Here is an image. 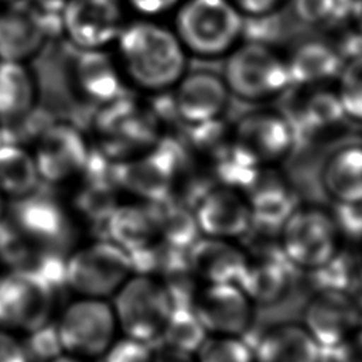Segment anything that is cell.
Returning a JSON list of instances; mask_svg holds the SVG:
<instances>
[{
  "instance_id": "28",
  "label": "cell",
  "mask_w": 362,
  "mask_h": 362,
  "mask_svg": "<svg viewBox=\"0 0 362 362\" xmlns=\"http://www.w3.org/2000/svg\"><path fill=\"white\" fill-rule=\"evenodd\" d=\"M40 180L33 153L17 144H0V192L7 199L35 192Z\"/></svg>"
},
{
  "instance_id": "7",
  "label": "cell",
  "mask_w": 362,
  "mask_h": 362,
  "mask_svg": "<svg viewBox=\"0 0 362 362\" xmlns=\"http://www.w3.org/2000/svg\"><path fill=\"white\" fill-rule=\"evenodd\" d=\"M54 335L59 351L100 359L120 335L110 300L75 297L57 317Z\"/></svg>"
},
{
  "instance_id": "22",
  "label": "cell",
  "mask_w": 362,
  "mask_h": 362,
  "mask_svg": "<svg viewBox=\"0 0 362 362\" xmlns=\"http://www.w3.org/2000/svg\"><path fill=\"white\" fill-rule=\"evenodd\" d=\"M290 263L281 253L249 257L238 286L255 307H270L288 294L291 286Z\"/></svg>"
},
{
  "instance_id": "8",
  "label": "cell",
  "mask_w": 362,
  "mask_h": 362,
  "mask_svg": "<svg viewBox=\"0 0 362 362\" xmlns=\"http://www.w3.org/2000/svg\"><path fill=\"white\" fill-rule=\"evenodd\" d=\"M119 332L151 344L157 341L174 310L164 284L147 274L133 273L110 298Z\"/></svg>"
},
{
  "instance_id": "21",
  "label": "cell",
  "mask_w": 362,
  "mask_h": 362,
  "mask_svg": "<svg viewBox=\"0 0 362 362\" xmlns=\"http://www.w3.org/2000/svg\"><path fill=\"white\" fill-rule=\"evenodd\" d=\"M253 218V225L262 229L280 230L283 222L300 205L290 184L277 173L262 168L243 192Z\"/></svg>"
},
{
  "instance_id": "2",
  "label": "cell",
  "mask_w": 362,
  "mask_h": 362,
  "mask_svg": "<svg viewBox=\"0 0 362 362\" xmlns=\"http://www.w3.org/2000/svg\"><path fill=\"white\" fill-rule=\"evenodd\" d=\"M245 17L230 0H184L171 27L189 55L226 57L239 42Z\"/></svg>"
},
{
  "instance_id": "30",
  "label": "cell",
  "mask_w": 362,
  "mask_h": 362,
  "mask_svg": "<svg viewBox=\"0 0 362 362\" xmlns=\"http://www.w3.org/2000/svg\"><path fill=\"white\" fill-rule=\"evenodd\" d=\"M79 177H82V184L75 192L74 212L89 222L100 221L105 223L112 209L117 205L113 194L115 177L105 180L103 175L89 173L86 167Z\"/></svg>"
},
{
  "instance_id": "10",
  "label": "cell",
  "mask_w": 362,
  "mask_h": 362,
  "mask_svg": "<svg viewBox=\"0 0 362 362\" xmlns=\"http://www.w3.org/2000/svg\"><path fill=\"white\" fill-rule=\"evenodd\" d=\"M208 335L243 337L253 325L256 307L235 283L201 284L189 307Z\"/></svg>"
},
{
  "instance_id": "11",
  "label": "cell",
  "mask_w": 362,
  "mask_h": 362,
  "mask_svg": "<svg viewBox=\"0 0 362 362\" xmlns=\"http://www.w3.org/2000/svg\"><path fill=\"white\" fill-rule=\"evenodd\" d=\"M230 139L252 161L262 168H267L290 154L294 144V132L280 113L255 110L236 122Z\"/></svg>"
},
{
  "instance_id": "16",
  "label": "cell",
  "mask_w": 362,
  "mask_h": 362,
  "mask_svg": "<svg viewBox=\"0 0 362 362\" xmlns=\"http://www.w3.org/2000/svg\"><path fill=\"white\" fill-rule=\"evenodd\" d=\"M173 89L177 115L198 127L216 122L230 96L222 75L205 69L185 72Z\"/></svg>"
},
{
  "instance_id": "40",
  "label": "cell",
  "mask_w": 362,
  "mask_h": 362,
  "mask_svg": "<svg viewBox=\"0 0 362 362\" xmlns=\"http://www.w3.org/2000/svg\"><path fill=\"white\" fill-rule=\"evenodd\" d=\"M243 17L262 18L273 14L287 0H230Z\"/></svg>"
},
{
  "instance_id": "46",
  "label": "cell",
  "mask_w": 362,
  "mask_h": 362,
  "mask_svg": "<svg viewBox=\"0 0 362 362\" xmlns=\"http://www.w3.org/2000/svg\"><path fill=\"white\" fill-rule=\"evenodd\" d=\"M359 245H361V249H359V260H361V264H362V242H361Z\"/></svg>"
},
{
  "instance_id": "36",
  "label": "cell",
  "mask_w": 362,
  "mask_h": 362,
  "mask_svg": "<svg viewBox=\"0 0 362 362\" xmlns=\"http://www.w3.org/2000/svg\"><path fill=\"white\" fill-rule=\"evenodd\" d=\"M344 243L362 242V201L352 204H335L331 211Z\"/></svg>"
},
{
  "instance_id": "27",
  "label": "cell",
  "mask_w": 362,
  "mask_h": 362,
  "mask_svg": "<svg viewBox=\"0 0 362 362\" xmlns=\"http://www.w3.org/2000/svg\"><path fill=\"white\" fill-rule=\"evenodd\" d=\"M35 98L34 76L25 62L0 61V122L13 123L25 117Z\"/></svg>"
},
{
  "instance_id": "19",
  "label": "cell",
  "mask_w": 362,
  "mask_h": 362,
  "mask_svg": "<svg viewBox=\"0 0 362 362\" xmlns=\"http://www.w3.org/2000/svg\"><path fill=\"white\" fill-rule=\"evenodd\" d=\"M72 76L78 92L98 105L105 106L124 96L126 79L116 57L105 48L81 49L72 65Z\"/></svg>"
},
{
  "instance_id": "45",
  "label": "cell",
  "mask_w": 362,
  "mask_h": 362,
  "mask_svg": "<svg viewBox=\"0 0 362 362\" xmlns=\"http://www.w3.org/2000/svg\"><path fill=\"white\" fill-rule=\"evenodd\" d=\"M11 1H14V0H0V6L7 4V3H11Z\"/></svg>"
},
{
  "instance_id": "32",
  "label": "cell",
  "mask_w": 362,
  "mask_h": 362,
  "mask_svg": "<svg viewBox=\"0 0 362 362\" xmlns=\"http://www.w3.org/2000/svg\"><path fill=\"white\" fill-rule=\"evenodd\" d=\"M335 81V95L344 115L362 122V52L342 64Z\"/></svg>"
},
{
  "instance_id": "9",
  "label": "cell",
  "mask_w": 362,
  "mask_h": 362,
  "mask_svg": "<svg viewBox=\"0 0 362 362\" xmlns=\"http://www.w3.org/2000/svg\"><path fill=\"white\" fill-rule=\"evenodd\" d=\"M11 229L35 249L57 256L76 246V222L64 204L35 192L11 201Z\"/></svg>"
},
{
  "instance_id": "1",
  "label": "cell",
  "mask_w": 362,
  "mask_h": 362,
  "mask_svg": "<svg viewBox=\"0 0 362 362\" xmlns=\"http://www.w3.org/2000/svg\"><path fill=\"white\" fill-rule=\"evenodd\" d=\"M115 44L124 79L141 90L173 89L187 72V51L174 30L156 18L124 24Z\"/></svg>"
},
{
  "instance_id": "41",
  "label": "cell",
  "mask_w": 362,
  "mask_h": 362,
  "mask_svg": "<svg viewBox=\"0 0 362 362\" xmlns=\"http://www.w3.org/2000/svg\"><path fill=\"white\" fill-rule=\"evenodd\" d=\"M153 362H195L194 355L188 354H181L170 349H161L154 354Z\"/></svg>"
},
{
  "instance_id": "35",
  "label": "cell",
  "mask_w": 362,
  "mask_h": 362,
  "mask_svg": "<svg viewBox=\"0 0 362 362\" xmlns=\"http://www.w3.org/2000/svg\"><path fill=\"white\" fill-rule=\"evenodd\" d=\"M352 0H300L301 16L313 23H334L338 18L349 17Z\"/></svg>"
},
{
  "instance_id": "26",
  "label": "cell",
  "mask_w": 362,
  "mask_h": 362,
  "mask_svg": "<svg viewBox=\"0 0 362 362\" xmlns=\"http://www.w3.org/2000/svg\"><path fill=\"white\" fill-rule=\"evenodd\" d=\"M287 58L291 85L318 86L337 79L344 64L338 51L322 41L303 42Z\"/></svg>"
},
{
  "instance_id": "25",
  "label": "cell",
  "mask_w": 362,
  "mask_h": 362,
  "mask_svg": "<svg viewBox=\"0 0 362 362\" xmlns=\"http://www.w3.org/2000/svg\"><path fill=\"white\" fill-rule=\"evenodd\" d=\"M320 181L335 204L362 201V144H345L331 153L321 167Z\"/></svg>"
},
{
  "instance_id": "48",
  "label": "cell",
  "mask_w": 362,
  "mask_h": 362,
  "mask_svg": "<svg viewBox=\"0 0 362 362\" xmlns=\"http://www.w3.org/2000/svg\"><path fill=\"white\" fill-rule=\"evenodd\" d=\"M59 1H65V0H59Z\"/></svg>"
},
{
  "instance_id": "12",
  "label": "cell",
  "mask_w": 362,
  "mask_h": 362,
  "mask_svg": "<svg viewBox=\"0 0 362 362\" xmlns=\"http://www.w3.org/2000/svg\"><path fill=\"white\" fill-rule=\"evenodd\" d=\"M40 178L51 184L76 180L90 153L82 133L66 123H55L40 136L33 153Z\"/></svg>"
},
{
  "instance_id": "39",
  "label": "cell",
  "mask_w": 362,
  "mask_h": 362,
  "mask_svg": "<svg viewBox=\"0 0 362 362\" xmlns=\"http://www.w3.org/2000/svg\"><path fill=\"white\" fill-rule=\"evenodd\" d=\"M141 18H158L174 13L184 0H124Z\"/></svg>"
},
{
  "instance_id": "6",
  "label": "cell",
  "mask_w": 362,
  "mask_h": 362,
  "mask_svg": "<svg viewBox=\"0 0 362 362\" xmlns=\"http://www.w3.org/2000/svg\"><path fill=\"white\" fill-rule=\"evenodd\" d=\"M281 255L290 266L314 270L344 247L332 212L320 205H298L279 230Z\"/></svg>"
},
{
  "instance_id": "33",
  "label": "cell",
  "mask_w": 362,
  "mask_h": 362,
  "mask_svg": "<svg viewBox=\"0 0 362 362\" xmlns=\"http://www.w3.org/2000/svg\"><path fill=\"white\" fill-rule=\"evenodd\" d=\"M195 362H255L253 348L243 337L208 335L194 355Z\"/></svg>"
},
{
  "instance_id": "42",
  "label": "cell",
  "mask_w": 362,
  "mask_h": 362,
  "mask_svg": "<svg viewBox=\"0 0 362 362\" xmlns=\"http://www.w3.org/2000/svg\"><path fill=\"white\" fill-rule=\"evenodd\" d=\"M349 20L355 25L356 31L362 35V0H352L349 8Z\"/></svg>"
},
{
  "instance_id": "18",
  "label": "cell",
  "mask_w": 362,
  "mask_h": 362,
  "mask_svg": "<svg viewBox=\"0 0 362 362\" xmlns=\"http://www.w3.org/2000/svg\"><path fill=\"white\" fill-rule=\"evenodd\" d=\"M187 260L201 284H238L247 267L249 256L238 240L201 236L187 250Z\"/></svg>"
},
{
  "instance_id": "34",
  "label": "cell",
  "mask_w": 362,
  "mask_h": 362,
  "mask_svg": "<svg viewBox=\"0 0 362 362\" xmlns=\"http://www.w3.org/2000/svg\"><path fill=\"white\" fill-rule=\"evenodd\" d=\"M156 351L150 344L119 335L110 348L102 355L100 362H153Z\"/></svg>"
},
{
  "instance_id": "15",
  "label": "cell",
  "mask_w": 362,
  "mask_h": 362,
  "mask_svg": "<svg viewBox=\"0 0 362 362\" xmlns=\"http://www.w3.org/2000/svg\"><path fill=\"white\" fill-rule=\"evenodd\" d=\"M201 236L239 240L249 232L253 218L242 191L218 185L208 189L194 206Z\"/></svg>"
},
{
  "instance_id": "17",
  "label": "cell",
  "mask_w": 362,
  "mask_h": 362,
  "mask_svg": "<svg viewBox=\"0 0 362 362\" xmlns=\"http://www.w3.org/2000/svg\"><path fill=\"white\" fill-rule=\"evenodd\" d=\"M47 34V21L35 6L23 0L0 6V61L25 62L42 48Z\"/></svg>"
},
{
  "instance_id": "37",
  "label": "cell",
  "mask_w": 362,
  "mask_h": 362,
  "mask_svg": "<svg viewBox=\"0 0 362 362\" xmlns=\"http://www.w3.org/2000/svg\"><path fill=\"white\" fill-rule=\"evenodd\" d=\"M0 362H33L23 338L0 329Z\"/></svg>"
},
{
  "instance_id": "13",
  "label": "cell",
  "mask_w": 362,
  "mask_h": 362,
  "mask_svg": "<svg viewBox=\"0 0 362 362\" xmlns=\"http://www.w3.org/2000/svg\"><path fill=\"white\" fill-rule=\"evenodd\" d=\"M301 325L321 349H332L361 327V313L348 291L318 290L303 308Z\"/></svg>"
},
{
  "instance_id": "20",
  "label": "cell",
  "mask_w": 362,
  "mask_h": 362,
  "mask_svg": "<svg viewBox=\"0 0 362 362\" xmlns=\"http://www.w3.org/2000/svg\"><path fill=\"white\" fill-rule=\"evenodd\" d=\"M110 242L134 253L160 240L158 211L156 202L133 201L117 204L103 223Z\"/></svg>"
},
{
  "instance_id": "5",
  "label": "cell",
  "mask_w": 362,
  "mask_h": 362,
  "mask_svg": "<svg viewBox=\"0 0 362 362\" xmlns=\"http://www.w3.org/2000/svg\"><path fill=\"white\" fill-rule=\"evenodd\" d=\"M51 280L27 270L0 273V329L31 337L51 325L55 317Z\"/></svg>"
},
{
  "instance_id": "43",
  "label": "cell",
  "mask_w": 362,
  "mask_h": 362,
  "mask_svg": "<svg viewBox=\"0 0 362 362\" xmlns=\"http://www.w3.org/2000/svg\"><path fill=\"white\" fill-rule=\"evenodd\" d=\"M47 362H90V361L79 358L76 355H71V354L59 351V352L54 354L51 358H48Z\"/></svg>"
},
{
  "instance_id": "29",
  "label": "cell",
  "mask_w": 362,
  "mask_h": 362,
  "mask_svg": "<svg viewBox=\"0 0 362 362\" xmlns=\"http://www.w3.org/2000/svg\"><path fill=\"white\" fill-rule=\"evenodd\" d=\"M156 204L160 240L171 247L187 252L201 238L194 209L181 201L164 199Z\"/></svg>"
},
{
  "instance_id": "31",
  "label": "cell",
  "mask_w": 362,
  "mask_h": 362,
  "mask_svg": "<svg viewBox=\"0 0 362 362\" xmlns=\"http://www.w3.org/2000/svg\"><path fill=\"white\" fill-rule=\"evenodd\" d=\"M206 337L194 311L189 307H177L171 311L158 339L164 349L195 355Z\"/></svg>"
},
{
  "instance_id": "44",
  "label": "cell",
  "mask_w": 362,
  "mask_h": 362,
  "mask_svg": "<svg viewBox=\"0 0 362 362\" xmlns=\"http://www.w3.org/2000/svg\"><path fill=\"white\" fill-rule=\"evenodd\" d=\"M7 208H8V205H7V198L0 192V223H1V222L4 221V218H6Z\"/></svg>"
},
{
  "instance_id": "47",
  "label": "cell",
  "mask_w": 362,
  "mask_h": 362,
  "mask_svg": "<svg viewBox=\"0 0 362 362\" xmlns=\"http://www.w3.org/2000/svg\"><path fill=\"white\" fill-rule=\"evenodd\" d=\"M0 144H1V134H0Z\"/></svg>"
},
{
  "instance_id": "14",
  "label": "cell",
  "mask_w": 362,
  "mask_h": 362,
  "mask_svg": "<svg viewBox=\"0 0 362 362\" xmlns=\"http://www.w3.org/2000/svg\"><path fill=\"white\" fill-rule=\"evenodd\" d=\"M62 25L79 49H99L115 42L124 21L119 0H65Z\"/></svg>"
},
{
  "instance_id": "4",
  "label": "cell",
  "mask_w": 362,
  "mask_h": 362,
  "mask_svg": "<svg viewBox=\"0 0 362 362\" xmlns=\"http://www.w3.org/2000/svg\"><path fill=\"white\" fill-rule=\"evenodd\" d=\"M132 274L130 255L109 239L76 245L62 263L64 283L76 297L110 300Z\"/></svg>"
},
{
  "instance_id": "38",
  "label": "cell",
  "mask_w": 362,
  "mask_h": 362,
  "mask_svg": "<svg viewBox=\"0 0 362 362\" xmlns=\"http://www.w3.org/2000/svg\"><path fill=\"white\" fill-rule=\"evenodd\" d=\"M331 351V362H362V325Z\"/></svg>"
},
{
  "instance_id": "24",
  "label": "cell",
  "mask_w": 362,
  "mask_h": 362,
  "mask_svg": "<svg viewBox=\"0 0 362 362\" xmlns=\"http://www.w3.org/2000/svg\"><path fill=\"white\" fill-rule=\"evenodd\" d=\"M173 168L165 165L163 154L148 153L115 168V181L139 201L160 202L171 189Z\"/></svg>"
},
{
  "instance_id": "3",
  "label": "cell",
  "mask_w": 362,
  "mask_h": 362,
  "mask_svg": "<svg viewBox=\"0 0 362 362\" xmlns=\"http://www.w3.org/2000/svg\"><path fill=\"white\" fill-rule=\"evenodd\" d=\"M225 58L222 78L229 93L242 100L267 102L291 86L287 58L267 44L239 42Z\"/></svg>"
},
{
  "instance_id": "23",
  "label": "cell",
  "mask_w": 362,
  "mask_h": 362,
  "mask_svg": "<svg viewBox=\"0 0 362 362\" xmlns=\"http://www.w3.org/2000/svg\"><path fill=\"white\" fill-rule=\"evenodd\" d=\"M255 362H320L321 348L301 322H279L262 332Z\"/></svg>"
}]
</instances>
